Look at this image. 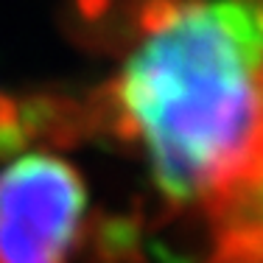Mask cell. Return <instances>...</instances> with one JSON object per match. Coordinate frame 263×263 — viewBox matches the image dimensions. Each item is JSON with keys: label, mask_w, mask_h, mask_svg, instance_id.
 <instances>
[{"label": "cell", "mask_w": 263, "mask_h": 263, "mask_svg": "<svg viewBox=\"0 0 263 263\" xmlns=\"http://www.w3.org/2000/svg\"><path fill=\"white\" fill-rule=\"evenodd\" d=\"M204 210L213 233L210 263H263V109L243 160L208 193Z\"/></svg>", "instance_id": "obj_3"}, {"label": "cell", "mask_w": 263, "mask_h": 263, "mask_svg": "<svg viewBox=\"0 0 263 263\" xmlns=\"http://www.w3.org/2000/svg\"><path fill=\"white\" fill-rule=\"evenodd\" d=\"M87 224V185L53 152L11 160L0 171V263H70Z\"/></svg>", "instance_id": "obj_2"}, {"label": "cell", "mask_w": 263, "mask_h": 263, "mask_svg": "<svg viewBox=\"0 0 263 263\" xmlns=\"http://www.w3.org/2000/svg\"><path fill=\"white\" fill-rule=\"evenodd\" d=\"M14 121L26 146L76 148L90 140V118L84 98H73L62 90H28L11 92Z\"/></svg>", "instance_id": "obj_4"}, {"label": "cell", "mask_w": 263, "mask_h": 263, "mask_svg": "<svg viewBox=\"0 0 263 263\" xmlns=\"http://www.w3.org/2000/svg\"><path fill=\"white\" fill-rule=\"evenodd\" d=\"M224 263H233V260H224Z\"/></svg>", "instance_id": "obj_6"}, {"label": "cell", "mask_w": 263, "mask_h": 263, "mask_svg": "<svg viewBox=\"0 0 263 263\" xmlns=\"http://www.w3.org/2000/svg\"><path fill=\"white\" fill-rule=\"evenodd\" d=\"M140 40L112 81L84 98L90 137L143 146L171 208L208 199L243 160L260 87L210 6H137Z\"/></svg>", "instance_id": "obj_1"}, {"label": "cell", "mask_w": 263, "mask_h": 263, "mask_svg": "<svg viewBox=\"0 0 263 263\" xmlns=\"http://www.w3.org/2000/svg\"><path fill=\"white\" fill-rule=\"evenodd\" d=\"M146 218L140 210H112L92 213L84 224L79 249L87 263H146Z\"/></svg>", "instance_id": "obj_5"}]
</instances>
